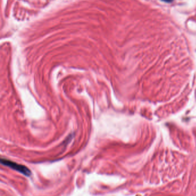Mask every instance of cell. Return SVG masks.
Instances as JSON below:
<instances>
[{"mask_svg": "<svg viewBox=\"0 0 196 196\" xmlns=\"http://www.w3.org/2000/svg\"><path fill=\"white\" fill-rule=\"evenodd\" d=\"M1 162L2 165L7 166L13 170H15L26 176H29L31 175V171L26 166L24 165L15 163L14 162L11 161L10 160H8L6 159H1Z\"/></svg>", "mask_w": 196, "mask_h": 196, "instance_id": "obj_1", "label": "cell"}, {"mask_svg": "<svg viewBox=\"0 0 196 196\" xmlns=\"http://www.w3.org/2000/svg\"><path fill=\"white\" fill-rule=\"evenodd\" d=\"M164 2H171L173 0H162Z\"/></svg>", "mask_w": 196, "mask_h": 196, "instance_id": "obj_2", "label": "cell"}]
</instances>
